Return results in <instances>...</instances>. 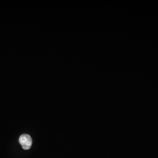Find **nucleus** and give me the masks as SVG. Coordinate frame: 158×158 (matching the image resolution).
<instances>
[{"label":"nucleus","mask_w":158,"mask_h":158,"mask_svg":"<svg viewBox=\"0 0 158 158\" xmlns=\"http://www.w3.org/2000/svg\"><path fill=\"white\" fill-rule=\"evenodd\" d=\"M19 142L24 150H29L32 144V140L31 136L28 134H23L20 136Z\"/></svg>","instance_id":"f257e3e1"}]
</instances>
